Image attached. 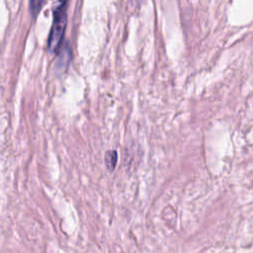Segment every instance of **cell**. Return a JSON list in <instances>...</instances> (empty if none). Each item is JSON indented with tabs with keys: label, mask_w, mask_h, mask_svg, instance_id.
Returning a JSON list of instances; mask_svg holds the SVG:
<instances>
[{
	"label": "cell",
	"mask_w": 253,
	"mask_h": 253,
	"mask_svg": "<svg viewBox=\"0 0 253 253\" xmlns=\"http://www.w3.org/2000/svg\"><path fill=\"white\" fill-rule=\"evenodd\" d=\"M67 23L66 3H61L53 13V22L48 38V49L50 52H56L60 48L65 27Z\"/></svg>",
	"instance_id": "1"
},
{
	"label": "cell",
	"mask_w": 253,
	"mask_h": 253,
	"mask_svg": "<svg viewBox=\"0 0 253 253\" xmlns=\"http://www.w3.org/2000/svg\"><path fill=\"white\" fill-rule=\"evenodd\" d=\"M117 157H118V154L114 150H110L105 154V163H106L107 168L110 171L114 170V168L117 164Z\"/></svg>",
	"instance_id": "2"
},
{
	"label": "cell",
	"mask_w": 253,
	"mask_h": 253,
	"mask_svg": "<svg viewBox=\"0 0 253 253\" xmlns=\"http://www.w3.org/2000/svg\"><path fill=\"white\" fill-rule=\"evenodd\" d=\"M44 0H30V11L34 17H36L41 11Z\"/></svg>",
	"instance_id": "3"
},
{
	"label": "cell",
	"mask_w": 253,
	"mask_h": 253,
	"mask_svg": "<svg viewBox=\"0 0 253 253\" xmlns=\"http://www.w3.org/2000/svg\"><path fill=\"white\" fill-rule=\"evenodd\" d=\"M61 3H64V2H66V0H59Z\"/></svg>",
	"instance_id": "4"
}]
</instances>
